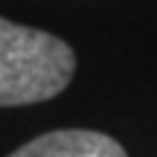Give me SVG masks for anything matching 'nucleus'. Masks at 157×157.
Wrapping results in <instances>:
<instances>
[{
    "label": "nucleus",
    "mask_w": 157,
    "mask_h": 157,
    "mask_svg": "<svg viewBox=\"0 0 157 157\" xmlns=\"http://www.w3.org/2000/svg\"><path fill=\"white\" fill-rule=\"evenodd\" d=\"M9 157H128L113 137L87 128H61L41 134Z\"/></svg>",
    "instance_id": "nucleus-2"
},
{
    "label": "nucleus",
    "mask_w": 157,
    "mask_h": 157,
    "mask_svg": "<svg viewBox=\"0 0 157 157\" xmlns=\"http://www.w3.org/2000/svg\"><path fill=\"white\" fill-rule=\"evenodd\" d=\"M73 73L76 56L67 41L0 17V108L52 99Z\"/></svg>",
    "instance_id": "nucleus-1"
}]
</instances>
